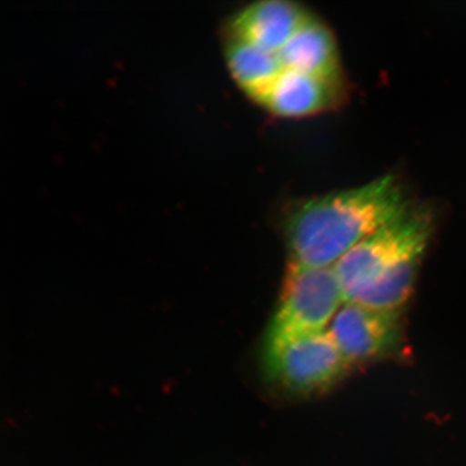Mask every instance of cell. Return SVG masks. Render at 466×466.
Returning a JSON list of instances; mask_svg holds the SVG:
<instances>
[{"mask_svg":"<svg viewBox=\"0 0 466 466\" xmlns=\"http://www.w3.org/2000/svg\"><path fill=\"white\" fill-rule=\"evenodd\" d=\"M310 15L289 0H261L233 17L230 36L278 54Z\"/></svg>","mask_w":466,"mask_h":466,"instance_id":"obj_6","label":"cell"},{"mask_svg":"<svg viewBox=\"0 0 466 466\" xmlns=\"http://www.w3.org/2000/svg\"><path fill=\"white\" fill-rule=\"evenodd\" d=\"M268 380L297 396L328 391L351 370L329 329L262 355Z\"/></svg>","mask_w":466,"mask_h":466,"instance_id":"obj_4","label":"cell"},{"mask_svg":"<svg viewBox=\"0 0 466 466\" xmlns=\"http://www.w3.org/2000/svg\"><path fill=\"white\" fill-rule=\"evenodd\" d=\"M432 233V218L423 208H410L360 241L333 266L345 302L357 301L390 271L422 258Z\"/></svg>","mask_w":466,"mask_h":466,"instance_id":"obj_2","label":"cell"},{"mask_svg":"<svg viewBox=\"0 0 466 466\" xmlns=\"http://www.w3.org/2000/svg\"><path fill=\"white\" fill-rule=\"evenodd\" d=\"M392 175L359 187L304 201L285 223L289 260L306 267H333L349 250L410 208Z\"/></svg>","mask_w":466,"mask_h":466,"instance_id":"obj_1","label":"cell"},{"mask_svg":"<svg viewBox=\"0 0 466 466\" xmlns=\"http://www.w3.org/2000/svg\"><path fill=\"white\" fill-rule=\"evenodd\" d=\"M343 304L345 299L334 267L313 268L289 261L262 355L329 329Z\"/></svg>","mask_w":466,"mask_h":466,"instance_id":"obj_3","label":"cell"},{"mask_svg":"<svg viewBox=\"0 0 466 466\" xmlns=\"http://www.w3.org/2000/svg\"><path fill=\"white\" fill-rule=\"evenodd\" d=\"M329 331L349 364H362L388 357L401 342L400 310H383L345 302Z\"/></svg>","mask_w":466,"mask_h":466,"instance_id":"obj_5","label":"cell"},{"mask_svg":"<svg viewBox=\"0 0 466 466\" xmlns=\"http://www.w3.org/2000/svg\"><path fill=\"white\" fill-rule=\"evenodd\" d=\"M225 51L227 66L233 79L258 103L284 71L277 54L246 40L230 36Z\"/></svg>","mask_w":466,"mask_h":466,"instance_id":"obj_9","label":"cell"},{"mask_svg":"<svg viewBox=\"0 0 466 466\" xmlns=\"http://www.w3.org/2000/svg\"><path fill=\"white\" fill-rule=\"evenodd\" d=\"M277 55L284 69L333 81L339 78L334 35L318 17L309 16Z\"/></svg>","mask_w":466,"mask_h":466,"instance_id":"obj_8","label":"cell"},{"mask_svg":"<svg viewBox=\"0 0 466 466\" xmlns=\"http://www.w3.org/2000/svg\"><path fill=\"white\" fill-rule=\"evenodd\" d=\"M337 96L338 81L284 69L258 103L278 116H305L329 109Z\"/></svg>","mask_w":466,"mask_h":466,"instance_id":"obj_7","label":"cell"}]
</instances>
